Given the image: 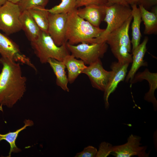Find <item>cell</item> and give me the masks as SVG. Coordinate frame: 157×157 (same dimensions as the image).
Returning a JSON list of instances; mask_svg holds the SVG:
<instances>
[{"label": "cell", "instance_id": "cell-22", "mask_svg": "<svg viewBox=\"0 0 157 157\" xmlns=\"http://www.w3.org/2000/svg\"><path fill=\"white\" fill-rule=\"evenodd\" d=\"M27 10L41 30L48 33L49 12L47 9L44 7L37 6Z\"/></svg>", "mask_w": 157, "mask_h": 157}, {"label": "cell", "instance_id": "cell-30", "mask_svg": "<svg viewBox=\"0 0 157 157\" xmlns=\"http://www.w3.org/2000/svg\"><path fill=\"white\" fill-rule=\"evenodd\" d=\"M107 6L115 4H117L126 6H129L124 0H108Z\"/></svg>", "mask_w": 157, "mask_h": 157}, {"label": "cell", "instance_id": "cell-15", "mask_svg": "<svg viewBox=\"0 0 157 157\" xmlns=\"http://www.w3.org/2000/svg\"><path fill=\"white\" fill-rule=\"evenodd\" d=\"M148 40V37H145L142 42L132 51V64L126 78V81L130 80L131 82L139 68L147 65L144 60V57L147 50L146 45Z\"/></svg>", "mask_w": 157, "mask_h": 157}, {"label": "cell", "instance_id": "cell-6", "mask_svg": "<svg viewBox=\"0 0 157 157\" xmlns=\"http://www.w3.org/2000/svg\"><path fill=\"white\" fill-rule=\"evenodd\" d=\"M21 13L17 3L7 1L0 7V30L8 36L20 31Z\"/></svg>", "mask_w": 157, "mask_h": 157}, {"label": "cell", "instance_id": "cell-25", "mask_svg": "<svg viewBox=\"0 0 157 157\" xmlns=\"http://www.w3.org/2000/svg\"><path fill=\"white\" fill-rule=\"evenodd\" d=\"M49 1V0H21L17 4L22 12L37 6L45 7Z\"/></svg>", "mask_w": 157, "mask_h": 157}, {"label": "cell", "instance_id": "cell-12", "mask_svg": "<svg viewBox=\"0 0 157 157\" xmlns=\"http://www.w3.org/2000/svg\"><path fill=\"white\" fill-rule=\"evenodd\" d=\"M132 19L131 15L121 27L108 35L106 42L110 47L123 45L126 47L130 52H131V42L129 37V30Z\"/></svg>", "mask_w": 157, "mask_h": 157}, {"label": "cell", "instance_id": "cell-31", "mask_svg": "<svg viewBox=\"0 0 157 157\" xmlns=\"http://www.w3.org/2000/svg\"><path fill=\"white\" fill-rule=\"evenodd\" d=\"M129 5H138L139 0H124Z\"/></svg>", "mask_w": 157, "mask_h": 157}, {"label": "cell", "instance_id": "cell-28", "mask_svg": "<svg viewBox=\"0 0 157 157\" xmlns=\"http://www.w3.org/2000/svg\"><path fill=\"white\" fill-rule=\"evenodd\" d=\"M97 150V149L91 146L85 147L83 151L77 153L75 157H96Z\"/></svg>", "mask_w": 157, "mask_h": 157}, {"label": "cell", "instance_id": "cell-5", "mask_svg": "<svg viewBox=\"0 0 157 157\" xmlns=\"http://www.w3.org/2000/svg\"><path fill=\"white\" fill-rule=\"evenodd\" d=\"M106 42L89 44L81 43L77 45L67 42L69 51L75 58H79L89 65L100 59L106 52L108 46Z\"/></svg>", "mask_w": 157, "mask_h": 157}, {"label": "cell", "instance_id": "cell-32", "mask_svg": "<svg viewBox=\"0 0 157 157\" xmlns=\"http://www.w3.org/2000/svg\"><path fill=\"white\" fill-rule=\"evenodd\" d=\"M8 0H0V7L5 3Z\"/></svg>", "mask_w": 157, "mask_h": 157}, {"label": "cell", "instance_id": "cell-3", "mask_svg": "<svg viewBox=\"0 0 157 157\" xmlns=\"http://www.w3.org/2000/svg\"><path fill=\"white\" fill-rule=\"evenodd\" d=\"M66 44L58 46L48 33L41 30L38 38L31 42L35 54L42 64L48 63L49 58L63 61L69 54Z\"/></svg>", "mask_w": 157, "mask_h": 157}, {"label": "cell", "instance_id": "cell-11", "mask_svg": "<svg viewBox=\"0 0 157 157\" xmlns=\"http://www.w3.org/2000/svg\"><path fill=\"white\" fill-rule=\"evenodd\" d=\"M129 64L118 62L113 63L111 66L112 73L108 84L104 91V99L105 107H109L108 99L111 94L116 89L119 83L123 81L125 78Z\"/></svg>", "mask_w": 157, "mask_h": 157}, {"label": "cell", "instance_id": "cell-7", "mask_svg": "<svg viewBox=\"0 0 157 157\" xmlns=\"http://www.w3.org/2000/svg\"><path fill=\"white\" fill-rule=\"evenodd\" d=\"M141 139L139 136L130 135L125 143L113 146L111 154L115 157H131L135 156L139 157H149V153L146 152L147 147L141 146Z\"/></svg>", "mask_w": 157, "mask_h": 157}, {"label": "cell", "instance_id": "cell-8", "mask_svg": "<svg viewBox=\"0 0 157 157\" xmlns=\"http://www.w3.org/2000/svg\"><path fill=\"white\" fill-rule=\"evenodd\" d=\"M7 36L0 32V54L1 57L27 65L37 72L36 67L30 59L21 53L18 45Z\"/></svg>", "mask_w": 157, "mask_h": 157}, {"label": "cell", "instance_id": "cell-4", "mask_svg": "<svg viewBox=\"0 0 157 157\" xmlns=\"http://www.w3.org/2000/svg\"><path fill=\"white\" fill-rule=\"evenodd\" d=\"M131 8L126 6L115 4L107 6L104 20L107 24L104 31L98 38L94 40V43L106 42L108 35L121 27L131 15Z\"/></svg>", "mask_w": 157, "mask_h": 157}, {"label": "cell", "instance_id": "cell-9", "mask_svg": "<svg viewBox=\"0 0 157 157\" xmlns=\"http://www.w3.org/2000/svg\"><path fill=\"white\" fill-rule=\"evenodd\" d=\"M67 18V14L49 12L48 33L58 46L67 42L65 34Z\"/></svg>", "mask_w": 157, "mask_h": 157}, {"label": "cell", "instance_id": "cell-16", "mask_svg": "<svg viewBox=\"0 0 157 157\" xmlns=\"http://www.w3.org/2000/svg\"><path fill=\"white\" fill-rule=\"evenodd\" d=\"M20 21L23 30L30 42L36 40L39 37L41 30L28 10L21 13Z\"/></svg>", "mask_w": 157, "mask_h": 157}, {"label": "cell", "instance_id": "cell-21", "mask_svg": "<svg viewBox=\"0 0 157 157\" xmlns=\"http://www.w3.org/2000/svg\"><path fill=\"white\" fill-rule=\"evenodd\" d=\"M24 125L22 127L14 132L10 131L5 134L0 133V142L5 140L10 145V150L8 157H10L12 153H18L21 151V150L18 148L16 144V141L20 132L25 129L27 127L33 125L34 122L31 120L25 119L24 121Z\"/></svg>", "mask_w": 157, "mask_h": 157}, {"label": "cell", "instance_id": "cell-33", "mask_svg": "<svg viewBox=\"0 0 157 157\" xmlns=\"http://www.w3.org/2000/svg\"><path fill=\"white\" fill-rule=\"evenodd\" d=\"M21 0H8V1L15 3H17Z\"/></svg>", "mask_w": 157, "mask_h": 157}, {"label": "cell", "instance_id": "cell-10", "mask_svg": "<svg viewBox=\"0 0 157 157\" xmlns=\"http://www.w3.org/2000/svg\"><path fill=\"white\" fill-rule=\"evenodd\" d=\"M112 71L105 70L99 59L89 65L82 73L86 74L90 79L92 86L104 91L108 84Z\"/></svg>", "mask_w": 157, "mask_h": 157}, {"label": "cell", "instance_id": "cell-2", "mask_svg": "<svg viewBox=\"0 0 157 157\" xmlns=\"http://www.w3.org/2000/svg\"><path fill=\"white\" fill-rule=\"evenodd\" d=\"M75 9L67 14L66 28L67 42L75 45L79 43H94L105 29L95 27L80 17Z\"/></svg>", "mask_w": 157, "mask_h": 157}, {"label": "cell", "instance_id": "cell-19", "mask_svg": "<svg viewBox=\"0 0 157 157\" xmlns=\"http://www.w3.org/2000/svg\"><path fill=\"white\" fill-rule=\"evenodd\" d=\"M48 63L56 76L57 85L64 90L69 92V89L67 87L68 80L65 71L66 66L63 62L49 58Z\"/></svg>", "mask_w": 157, "mask_h": 157}, {"label": "cell", "instance_id": "cell-14", "mask_svg": "<svg viewBox=\"0 0 157 157\" xmlns=\"http://www.w3.org/2000/svg\"><path fill=\"white\" fill-rule=\"evenodd\" d=\"M144 79L147 81L149 87V91L145 94L144 99L152 104L154 110L156 111L157 109V101L154 93L157 88V73H151L147 69H146L142 72H138L135 75L131 82L133 84Z\"/></svg>", "mask_w": 157, "mask_h": 157}, {"label": "cell", "instance_id": "cell-26", "mask_svg": "<svg viewBox=\"0 0 157 157\" xmlns=\"http://www.w3.org/2000/svg\"><path fill=\"white\" fill-rule=\"evenodd\" d=\"M113 149V146L109 143L101 142L99 145L96 157H106L111 154Z\"/></svg>", "mask_w": 157, "mask_h": 157}, {"label": "cell", "instance_id": "cell-27", "mask_svg": "<svg viewBox=\"0 0 157 157\" xmlns=\"http://www.w3.org/2000/svg\"><path fill=\"white\" fill-rule=\"evenodd\" d=\"M108 3V0H77L76 8L92 4L107 6Z\"/></svg>", "mask_w": 157, "mask_h": 157}, {"label": "cell", "instance_id": "cell-17", "mask_svg": "<svg viewBox=\"0 0 157 157\" xmlns=\"http://www.w3.org/2000/svg\"><path fill=\"white\" fill-rule=\"evenodd\" d=\"M142 21L145 28L144 33L145 35L156 34L157 33V5L152 7L151 11H149L140 5H138Z\"/></svg>", "mask_w": 157, "mask_h": 157}, {"label": "cell", "instance_id": "cell-20", "mask_svg": "<svg viewBox=\"0 0 157 157\" xmlns=\"http://www.w3.org/2000/svg\"><path fill=\"white\" fill-rule=\"evenodd\" d=\"M137 5L135 4L131 6L133 19L131 25L132 38L131 41L132 45V51L140 44L142 37L140 26L142 21L140 10Z\"/></svg>", "mask_w": 157, "mask_h": 157}, {"label": "cell", "instance_id": "cell-29", "mask_svg": "<svg viewBox=\"0 0 157 157\" xmlns=\"http://www.w3.org/2000/svg\"><path fill=\"white\" fill-rule=\"evenodd\" d=\"M157 4V0H139L138 4L142 5L147 10Z\"/></svg>", "mask_w": 157, "mask_h": 157}, {"label": "cell", "instance_id": "cell-23", "mask_svg": "<svg viewBox=\"0 0 157 157\" xmlns=\"http://www.w3.org/2000/svg\"><path fill=\"white\" fill-rule=\"evenodd\" d=\"M111 51L117 59L118 62L129 63L132 62V54L130 53L127 47L124 46H115L110 47Z\"/></svg>", "mask_w": 157, "mask_h": 157}, {"label": "cell", "instance_id": "cell-1", "mask_svg": "<svg viewBox=\"0 0 157 157\" xmlns=\"http://www.w3.org/2000/svg\"><path fill=\"white\" fill-rule=\"evenodd\" d=\"M0 73V110L2 106L11 108L23 97L27 79L22 74L20 63L1 57Z\"/></svg>", "mask_w": 157, "mask_h": 157}, {"label": "cell", "instance_id": "cell-18", "mask_svg": "<svg viewBox=\"0 0 157 157\" xmlns=\"http://www.w3.org/2000/svg\"><path fill=\"white\" fill-rule=\"evenodd\" d=\"M68 70V82L73 83L78 76L82 73L87 66L82 60L77 59L72 55L66 56L63 61Z\"/></svg>", "mask_w": 157, "mask_h": 157}, {"label": "cell", "instance_id": "cell-24", "mask_svg": "<svg viewBox=\"0 0 157 157\" xmlns=\"http://www.w3.org/2000/svg\"><path fill=\"white\" fill-rule=\"evenodd\" d=\"M77 0H61V3L51 8L47 9L52 13L68 14L75 9Z\"/></svg>", "mask_w": 157, "mask_h": 157}, {"label": "cell", "instance_id": "cell-13", "mask_svg": "<svg viewBox=\"0 0 157 157\" xmlns=\"http://www.w3.org/2000/svg\"><path fill=\"white\" fill-rule=\"evenodd\" d=\"M107 6L90 5L83 8H77L76 12L80 17L94 26L99 27L101 23L105 18Z\"/></svg>", "mask_w": 157, "mask_h": 157}]
</instances>
